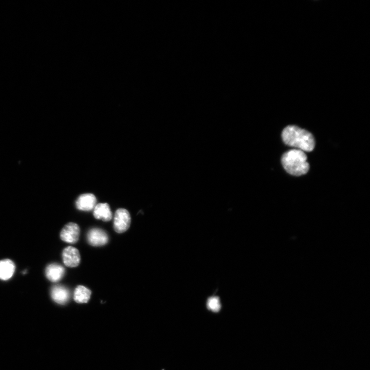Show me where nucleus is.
Here are the masks:
<instances>
[{"mask_svg":"<svg viewBox=\"0 0 370 370\" xmlns=\"http://www.w3.org/2000/svg\"><path fill=\"white\" fill-rule=\"evenodd\" d=\"M282 137L286 145L302 151L312 152L315 148V141L313 135L297 126L286 127L282 132Z\"/></svg>","mask_w":370,"mask_h":370,"instance_id":"f257e3e1","label":"nucleus"},{"mask_svg":"<svg viewBox=\"0 0 370 370\" xmlns=\"http://www.w3.org/2000/svg\"><path fill=\"white\" fill-rule=\"evenodd\" d=\"M307 156L300 150H292L284 153L281 162L285 170L290 174L299 176L306 174L310 169Z\"/></svg>","mask_w":370,"mask_h":370,"instance_id":"f03ea898","label":"nucleus"},{"mask_svg":"<svg viewBox=\"0 0 370 370\" xmlns=\"http://www.w3.org/2000/svg\"><path fill=\"white\" fill-rule=\"evenodd\" d=\"M131 217L128 210L124 209H118L115 214L114 229L117 233L126 232L130 228Z\"/></svg>","mask_w":370,"mask_h":370,"instance_id":"7ed1b4c3","label":"nucleus"},{"mask_svg":"<svg viewBox=\"0 0 370 370\" xmlns=\"http://www.w3.org/2000/svg\"><path fill=\"white\" fill-rule=\"evenodd\" d=\"M80 233V230L78 225L70 222L65 225L61 231L60 238L69 243H76L79 240Z\"/></svg>","mask_w":370,"mask_h":370,"instance_id":"20e7f679","label":"nucleus"},{"mask_svg":"<svg viewBox=\"0 0 370 370\" xmlns=\"http://www.w3.org/2000/svg\"><path fill=\"white\" fill-rule=\"evenodd\" d=\"M89 243L93 246L105 245L109 241L107 234L100 229L95 228L91 230L87 234Z\"/></svg>","mask_w":370,"mask_h":370,"instance_id":"39448f33","label":"nucleus"},{"mask_svg":"<svg viewBox=\"0 0 370 370\" xmlns=\"http://www.w3.org/2000/svg\"><path fill=\"white\" fill-rule=\"evenodd\" d=\"M96 202V198L93 194H82L77 199L76 207L80 211L89 212L94 210Z\"/></svg>","mask_w":370,"mask_h":370,"instance_id":"423d86ee","label":"nucleus"},{"mask_svg":"<svg viewBox=\"0 0 370 370\" xmlns=\"http://www.w3.org/2000/svg\"><path fill=\"white\" fill-rule=\"evenodd\" d=\"M63 258L64 264L69 267L78 266L81 259L79 251L72 246H68L64 250Z\"/></svg>","mask_w":370,"mask_h":370,"instance_id":"0eeeda50","label":"nucleus"},{"mask_svg":"<svg viewBox=\"0 0 370 370\" xmlns=\"http://www.w3.org/2000/svg\"><path fill=\"white\" fill-rule=\"evenodd\" d=\"M51 295L52 299L59 304H65L70 298V292L66 287L57 285L51 289Z\"/></svg>","mask_w":370,"mask_h":370,"instance_id":"6e6552de","label":"nucleus"},{"mask_svg":"<svg viewBox=\"0 0 370 370\" xmlns=\"http://www.w3.org/2000/svg\"><path fill=\"white\" fill-rule=\"evenodd\" d=\"M65 274V270L63 266L53 263L47 267L46 275L47 278L53 282H57L63 278Z\"/></svg>","mask_w":370,"mask_h":370,"instance_id":"1a4fd4ad","label":"nucleus"},{"mask_svg":"<svg viewBox=\"0 0 370 370\" xmlns=\"http://www.w3.org/2000/svg\"><path fill=\"white\" fill-rule=\"evenodd\" d=\"M94 217L105 222L110 221L113 217L110 205L108 203H99L95 206L93 212Z\"/></svg>","mask_w":370,"mask_h":370,"instance_id":"9d476101","label":"nucleus"},{"mask_svg":"<svg viewBox=\"0 0 370 370\" xmlns=\"http://www.w3.org/2000/svg\"><path fill=\"white\" fill-rule=\"evenodd\" d=\"M15 270L14 262L9 259L0 261V279L7 280L13 275Z\"/></svg>","mask_w":370,"mask_h":370,"instance_id":"9b49d317","label":"nucleus"},{"mask_svg":"<svg viewBox=\"0 0 370 370\" xmlns=\"http://www.w3.org/2000/svg\"><path fill=\"white\" fill-rule=\"evenodd\" d=\"M91 294V291L87 287L79 285L76 288L74 291V299L77 303H86L89 301Z\"/></svg>","mask_w":370,"mask_h":370,"instance_id":"f8f14e48","label":"nucleus"},{"mask_svg":"<svg viewBox=\"0 0 370 370\" xmlns=\"http://www.w3.org/2000/svg\"><path fill=\"white\" fill-rule=\"evenodd\" d=\"M207 307L210 311L215 313L218 312L221 307L219 298L216 296L210 297L207 302Z\"/></svg>","mask_w":370,"mask_h":370,"instance_id":"ddd939ff","label":"nucleus"}]
</instances>
